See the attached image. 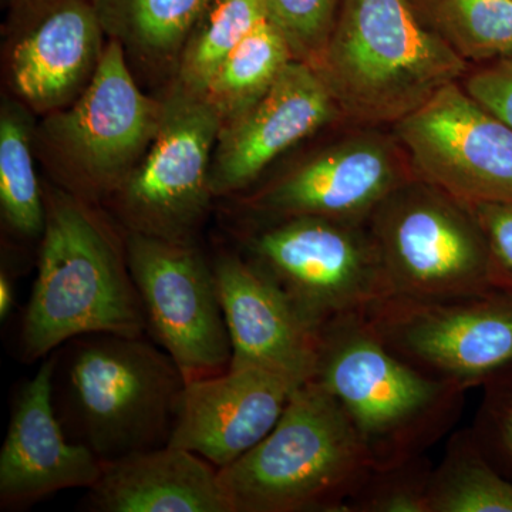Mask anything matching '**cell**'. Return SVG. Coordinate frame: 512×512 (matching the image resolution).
Listing matches in <instances>:
<instances>
[{"label":"cell","mask_w":512,"mask_h":512,"mask_svg":"<svg viewBox=\"0 0 512 512\" xmlns=\"http://www.w3.org/2000/svg\"><path fill=\"white\" fill-rule=\"evenodd\" d=\"M373 471L342 407L308 380L268 436L218 473L231 512H349Z\"/></svg>","instance_id":"4"},{"label":"cell","mask_w":512,"mask_h":512,"mask_svg":"<svg viewBox=\"0 0 512 512\" xmlns=\"http://www.w3.org/2000/svg\"><path fill=\"white\" fill-rule=\"evenodd\" d=\"M460 84L484 109L512 128V59L473 66Z\"/></svg>","instance_id":"30"},{"label":"cell","mask_w":512,"mask_h":512,"mask_svg":"<svg viewBox=\"0 0 512 512\" xmlns=\"http://www.w3.org/2000/svg\"><path fill=\"white\" fill-rule=\"evenodd\" d=\"M37 120L25 104L2 93L0 217L3 228L20 241H40L46 227L45 191L36 171Z\"/></svg>","instance_id":"21"},{"label":"cell","mask_w":512,"mask_h":512,"mask_svg":"<svg viewBox=\"0 0 512 512\" xmlns=\"http://www.w3.org/2000/svg\"><path fill=\"white\" fill-rule=\"evenodd\" d=\"M163 109L161 94L144 92L124 50L109 40L82 96L37 120V163L50 183L104 207L147 153Z\"/></svg>","instance_id":"5"},{"label":"cell","mask_w":512,"mask_h":512,"mask_svg":"<svg viewBox=\"0 0 512 512\" xmlns=\"http://www.w3.org/2000/svg\"><path fill=\"white\" fill-rule=\"evenodd\" d=\"M292 60L285 37L266 19L228 56L204 97L222 121L231 119L261 99Z\"/></svg>","instance_id":"24"},{"label":"cell","mask_w":512,"mask_h":512,"mask_svg":"<svg viewBox=\"0 0 512 512\" xmlns=\"http://www.w3.org/2000/svg\"><path fill=\"white\" fill-rule=\"evenodd\" d=\"M468 205L487 239L494 288L512 292V205L493 202Z\"/></svg>","instance_id":"29"},{"label":"cell","mask_w":512,"mask_h":512,"mask_svg":"<svg viewBox=\"0 0 512 512\" xmlns=\"http://www.w3.org/2000/svg\"><path fill=\"white\" fill-rule=\"evenodd\" d=\"M107 39L119 43L137 82L154 94L177 76L192 26L211 0H89Z\"/></svg>","instance_id":"20"},{"label":"cell","mask_w":512,"mask_h":512,"mask_svg":"<svg viewBox=\"0 0 512 512\" xmlns=\"http://www.w3.org/2000/svg\"><path fill=\"white\" fill-rule=\"evenodd\" d=\"M266 19L261 0H211L185 40L174 82L204 96L228 56Z\"/></svg>","instance_id":"25"},{"label":"cell","mask_w":512,"mask_h":512,"mask_svg":"<svg viewBox=\"0 0 512 512\" xmlns=\"http://www.w3.org/2000/svg\"><path fill=\"white\" fill-rule=\"evenodd\" d=\"M365 318L396 355L464 390L483 386L512 363V292L390 295L370 305Z\"/></svg>","instance_id":"11"},{"label":"cell","mask_w":512,"mask_h":512,"mask_svg":"<svg viewBox=\"0 0 512 512\" xmlns=\"http://www.w3.org/2000/svg\"><path fill=\"white\" fill-rule=\"evenodd\" d=\"M3 9V93L37 117L70 106L92 83L109 43L92 3L9 0Z\"/></svg>","instance_id":"13"},{"label":"cell","mask_w":512,"mask_h":512,"mask_svg":"<svg viewBox=\"0 0 512 512\" xmlns=\"http://www.w3.org/2000/svg\"><path fill=\"white\" fill-rule=\"evenodd\" d=\"M339 121L345 120L316 70L292 60L261 99L222 121L211 163L215 200L252 190L279 157Z\"/></svg>","instance_id":"15"},{"label":"cell","mask_w":512,"mask_h":512,"mask_svg":"<svg viewBox=\"0 0 512 512\" xmlns=\"http://www.w3.org/2000/svg\"><path fill=\"white\" fill-rule=\"evenodd\" d=\"M128 266L147 330L185 377L225 372L232 348L212 261L198 244L126 232Z\"/></svg>","instance_id":"12"},{"label":"cell","mask_w":512,"mask_h":512,"mask_svg":"<svg viewBox=\"0 0 512 512\" xmlns=\"http://www.w3.org/2000/svg\"><path fill=\"white\" fill-rule=\"evenodd\" d=\"M414 15L471 67L512 59V0H409Z\"/></svg>","instance_id":"22"},{"label":"cell","mask_w":512,"mask_h":512,"mask_svg":"<svg viewBox=\"0 0 512 512\" xmlns=\"http://www.w3.org/2000/svg\"><path fill=\"white\" fill-rule=\"evenodd\" d=\"M298 386L256 367L188 380L168 444L227 467L268 436Z\"/></svg>","instance_id":"17"},{"label":"cell","mask_w":512,"mask_h":512,"mask_svg":"<svg viewBox=\"0 0 512 512\" xmlns=\"http://www.w3.org/2000/svg\"><path fill=\"white\" fill-rule=\"evenodd\" d=\"M311 380L342 407L375 471L424 456L454 426L467 392L396 355L365 313L320 329Z\"/></svg>","instance_id":"2"},{"label":"cell","mask_w":512,"mask_h":512,"mask_svg":"<svg viewBox=\"0 0 512 512\" xmlns=\"http://www.w3.org/2000/svg\"><path fill=\"white\" fill-rule=\"evenodd\" d=\"M79 339L66 375L77 443L101 461L167 446L187 383L173 357L144 336Z\"/></svg>","instance_id":"6"},{"label":"cell","mask_w":512,"mask_h":512,"mask_svg":"<svg viewBox=\"0 0 512 512\" xmlns=\"http://www.w3.org/2000/svg\"><path fill=\"white\" fill-rule=\"evenodd\" d=\"M481 387L483 399L470 430L485 457L512 480V363Z\"/></svg>","instance_id":"28"},{"label":"cell","mask_w":512,"mask_h":512,"mask_svg":"<svg viewBox=\"0 0 512 512\" xmlns=\"http://www.w3.org/2000/svg\"><path fill=\"white\" fill-rule=\"evenodd\" d=\"M9 0H0V3H2V8H5L6 3H8Z\"/></svg>","instance_id":"32"},{"label":"cell","mask_w":512,"mask_h":512,"mask_svg":"<svg viewBox=\"0 0 512 512\" xmlns=\"http://www.w3.org/2000/svg\"><path fill=\"white\" fill-rule=\"evenodd\" d=\"M241 220L239 254L274 282L313 328L365 313L390 296L367 222L306 215Z\"/></svg>","instance_id":"7"},{"label":"cell","mask_w":512,"mask_h":512,"mask_svg":"<svg viewBox=\"0 0 512 512\" xmlns=\"http://www.w3.org/2000/svg\"><path fill=\"white\" fill-rule=\"evenodd\" d=\"M13 303H15V288H13L9 272L6 271L5 266H2V272H0V319H8Z\"/></svg>","instance_id":"31"},{"label":"cell","mask_w":512,"mask_h":512,"mask_svg":"<svg viewBox=\"0 0 512 512\" xmlns=\"http://www.w3.org/2000/svg\"><path fill=\"white\" fill-rule=\"evenodd\" d=\"M266 18L285 37L293 60L313 66L335 28L343 0H261Z\"/></svg>","instance_id":"26"},{"label":"cell","mask_w":512,"mask_h":512,"mask_svg":"<svg viewBox=\"0 0 512 512\" xmlns=\"http://www.w3.org/2000/svg\"><path fill=\"white\" fill-rule=\"evenodd\" d=\"M158 94L164 109L156 137L104 208L126 232L198 244L215 201L211 163L222 120L204 96L177 82Z\"/></svg>","instance_id":"9"},{"label":"cell","mask_w":512,"mask_h":512,"mask_svg":"<svg viewBox=\"0 0 512 512\" xmlns=\"http://www.w3.org/2000/svg\"><path fill=\"white\" fill-rule=\"evenodd\" d=\"M56 357L40 365L19 392L0 451L3 510L37 503L69 488H90L103 461L82 443L67 439L53 404Z\"/></svg>","instance_id":"18"},{"label":"cell","mask_w":512,"mask_h":512,"mask_svg":"<svg viewBox=\"0 0 512 512\" xmlns=\"http://www.w3.org/2000/svg\"><path fill=\"white\" fill-rule=\"evenodd\" d=\"M430 512H512V480L485 457L471 430L448 443L430 485Z\"/></svg>","instance_id":"23"},{"label":"cell","mask_w":512,"mask_h":512,"mask_svg":"<svg viewBox=\"0 0 512 512\" xmlns=\"http://www.w3.org/2000/svg\"><path fill=\"white\" fill-rule=\"evenodd\" d=\"M86 507L96 512H231L218 468L170 444L103 461Z\"/></svg>","instance_id":"19"},{"label":"cell","mask_w":512,"mask_h":512,"mask_svg":"<svg viewBox=\"0 0 512 512\" xmlns=\"http://www.w3.org/2000/svg\"><path fill=\"white\" fill-rule=\"evenodd\" d=\"M390 295L453 298L493 291L490 251L476 214L436 185L413 178L367 221Z\"/></svg>","instance_id":"8"},{"label":"cell","mask_w":512,"mask_h":512,"mask_svg":"<svg viewBox=\"0 0 512 512\" xmlns=\"http://www.w3.org/2000/svg\"><path fill=\"white\" fill-rule=\"evenodd\" d=\"M383 127L360 130L316 148L281 173L232 198L247 220L323 217L366 224L394 190L413 180L406 151Z\"/></svg>","instance_id":"10"},{"label":"cell","mask_w":512,"mask_h":512,"mask_svg":"<svg viewBox=\"0 0 512 512\" xmlns=\"http://www.w3.org/2000/svg\"><path fill=\"white\" fill-rule=\"evenodd\" d=\"M343 120L392 127L471 66L429 32L409 0H343L313 64Z\"/></svg>","instance_id":"3"},{"label":"cell","mask_w":512,"mask_h":512,"mask_svg":"<svg viewBox=\"0 0 512 512\" xmlns=\"http://www.w3.org/2000/svg\"><path fill=\"white\" fill-rule=\"evenodd\" d=\"M433 470L420 456L402 466L373 471L349 512H430Z\"/></svg>","instance_id":"27"},{"label":"cell","mask_w":512,"mask_h":512,"mask_svg":"<svg viewBox=\"0 0 512 512\" xmlns=\"http://www.w3.org/2000/svg\"><path fill=\"white\" fill-rule=\"evenodd\" d=\"M390 128L414 177L467 204L512 205V128L460 83L444 87Z\"/></svg>","instance_id":"14"},{"label":"cell","mask_w":512,"mask_h":512,"mask_svg":"<svg viewBox=\"0 0 512 512\" xmlns=\"http://www.w3.org/2000/svg\"><path fill=\"white\" fill-rule=\"evenodd\" d=\"M231 340V369L256 367L302 384L315 375L320 330L238 251L212 259Z\"/></svg>","instance_id":"16"},{"label":"cell","mask_w":512,"mask_h":512,"mask_svg":"<svg viewBox=\"0 0 512 512\" xmlns=\"http://www.w3.org/2000/svg\"><path fill=\"white\" fill-rule=\"evenodd\" d=\"M46 227L20 350L43 359L69 340L90 335L140 338L147 320L128 266L126 231L101 205L43 181Z\"/></svg>","instance_id":"1"}]
</instances>
